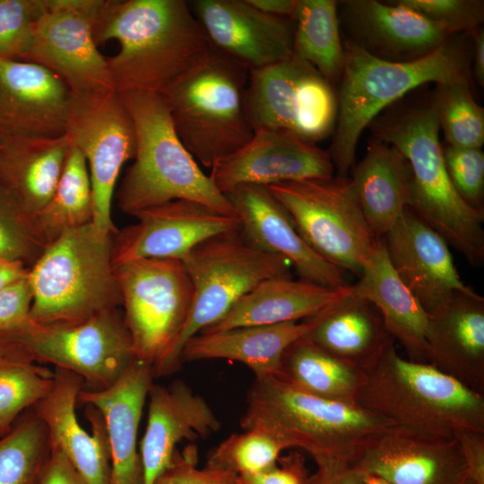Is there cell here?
I'll list each match as a JSON object with an SVG mask.
<instances>
[{"mask_svg": "<svg viewBox=\"0 0 484 484\" xmlns=\"http://www.w3.org/2000/svg\"><path fill=\"white\" fill-rule=\"evenodd\" d=\"M307 484H364L359 471L349 467L317 468Z\"/></svg>", "mask_w": 484, "mask_h": 484, "instance_id": "f907efd6", "label": "cell"}, {"mask_svg": "<svg viewBox=\"0 0 484 484\" xmlns=\"http://www.w3.org/2000/svg\"><path fill=\"white\" fill-rule=\"evenodd\" d=\"M454 437L461 447L468 478L475 484H484V432L463 429Z\"/></svg>", "mask_w": 484, "mask_h": 484, "instance_id": "681fc988", "label": "cell"}, {"mask_svg": "<svg viewBox=\"0 0 484 484\" xmlns=\"http://www.w3.org/2000/svg\"><path fill=\"white\" fill-rule=\"evenodd\" d=\"M450 34L470 36L484 19V4L480 0H398Z\"/></svg>", "mask_w": 484, "mask_h": 484, "instance_id": "ee69618b", "label": "cell"}, {"mask_svg": "<svg viewBox=\"0 0 484 484\" xmlns=\"http://www.w3.org/2000/svg\"><path fill=\"white\" fill-rule=\"evenodd\" d=\"M359 473L361 475V479L364 484H391L390 482H388L387 480H385V479L379 476L370 474V473H363V472H359Z\"/></svg>", "mask_w": 484, "mask_h": 484, "instance_id": "9f6ffc18", "label": "cell"}, {"mask_svg": "<svg viewBox=\"0 0 484 484\" xmlns=\"http://www.w3.org/2000/svg\"><path fill=\"white\" fill-rule=\"evenodd\" d=\"M152 368L139 360L111 386L82 389L78 401L95 407L102 415L109 445L108 484H143V470L137 443L143 406L151 385Z\"/></svg>", "mask_w": 484, "mask_h": 484, "instance_id": "484cf974", "label": "cell"}, {"mask_svg": "<svg viewBox=\"0 0 484 484\" xmlns=\"http://www.w3.org/2000/svg\"><path fill=\"white\" fill-rule=\"evenodd\" d=\"M343 47L338 113L327 151L337 177H347L354 166L362 132L404 95L429 82L471 80L472 41L468 35L454 34L428 56L408 62L377 58L347 39Z\"/></svg>", "mask_w": 484, "mask_h": 484, "instance_id": "3957f363", "label": "cell"}, {"mask_svg": "<svg viewBox=\"0 0 484 484\" xmlns=\"http://www.w3.org/2000/svg\"><path fill=\"white\" fill-rule=\"evenodd\" d=\"M305 321L306 338L362 370L371 367L393 341L376 307L352 290Z\"/></svg>", "mask_w": 484, "mask_h": 484, "instance_id": "f546056e", "label": "cell"}, {"mask_svg": "<svg viewBox=\"0 0 484 484\" xmlns=\"http://www.w3.org/2000/svg\"><path fill=\"white\" fill-rule=\"evenodd\" d=\"M337 3L340 23L347 32V40L383 60L408 62L421 58L453 36L398 1Z\"/></svg>", "mask_w": 484, "mask_h": 484, "instance_id": "ffe728a7", "label": "cell"}, {"mask_svg": "<svg viewBox=\"0 0 484 484\" xmlns=\"http://www.w3.org/2000/svg\"><path fill=\"white\" fill-rule=\"evenodd\" d=\"M449 177L460 196L473 209L484 212V153L481 148L443 146Z\"/></svg>", "mask_w": 484, "mask_h": 484, "instance_id": "7bdbcfd3", "label": "cell"}, {"mask_svg": "<svg viewBox=\"0 0 484 484\" xmlns=\"http://www.w3.org/2000/svg\"><path fill=\"white\" fill-rule=\"evenodd\" d=\"M71 96L45 67L21 59L0 60V134H65Z\"/></svg>", "mask_w": 484, "mask_h": 484, "instance_id": "d4e9b609", "label": "cell"}, {"mask_svg": "<svg viewBox=\"0 0 484 484\" xmlns=\"http://www.w3.org/2000/svg\"><path fill=\"white\" fill-rule=\"evenodd\" d=\"M112 236L99 232L91 222L65 231L47 246L28 270L32 292L28 319L69 325L122 306Z\"/></svg>", "mask_w": 484, "mask_h": 484, "instance_id": "ba28073f", "label": "cell"}, {"mask_svg": "<svg viewBox=\"0 0 484 484\" xmlns=\"http://www.w3.org/2000/svg\"><path fill=\"white\" fill-rule=\"evenodd\" d=\"M307 332L305 320L202 332L186 342L180 359H228L246 366L255 377L277 376L286 350Z\"/></svg>", "mask_w": 484, "mask_h": 484, "instance_id": "1f68e13d", "label": "cell"}, {"mask_svg": "<svg viewBox=\"0 0 484 484\" xmlns=\"http://www.w3.org/2000/svg\"><path fill=\"white\" fill-rule=\"evenodd\" d=\"M240 426L301 449L324 468L353 465L393 425L357 402L318 397L269 376L255 377Z\"/></svg>", "mask_w": 484, "mask_h": 484, "instance_id": "7a4b0ae2", "label": "cell"}, {"mask_svg": "<svg viewBox=\"0 0 484 484\" xmlns=\"http://www.w3.org/2000/svg\"><path fill=\"white\" fill-rule=\"evenodd\" d=\"M46 247L32 218L0 186V260L30 268Z\"/></svg>", "mask_w": 484, "mask_h": 484, "instance_id": "60d3db41", "label": "cell"}, {"mask_svg": "<svg viewBox=\"0 0 484 484\" xmlns=\"http://www.w3.org/2000/svg\"><path fill=\"white\" fill-rule=\"evenodd\" d=\"M277 376L318 397L356 402L365 375L303 336L286 350Z\"/></svg>", "mask_w": 484, "mask_h": 484, "instance_id": "836d02e7", "label": "cell"}, {"mask_svg": "<svg viewBox=\"0 0 484 484\" xmlns=\"http://www.w3.org/2000/svg\"><path fill=\"white\" fill-rule=\"evenodd\" d=\"M189 4L211 44L249 71L292 56V18L266 14L247 0H195Z\"/></svg>", "mask_w": 484, "mask_h": 484, "instance_id": "e0dca14e", "label": "cell"}, {"mask_svg": "<svg viewBox=\"0 0 484 484\" xmlns=\"http://www.w3.org/2000/svg\"><path fill=\"white\" fill-rule=\"evenodd\" d=\"M249 70L212 45L159 95L179 139L212 168L254 134L245 107Z\"/></svg>", "mask_w": 484, "mask_h": 484, "instance_id": "8992f818", "label": "cell"}, {"mask_svg": "<svg viewBox=\"0 0 484 484\" xmlns=\"http://www.w3.org/2000/svg\"><path fill=\"white\" fill-rule=\"evenodd\" d=\"M13 333L35 363H48L74 373L91 390L111 386L136 360L118 308L69 325H47L27 319Z\"/></svg>", "mask_w": 484, "mask_h": 484, "instance_id": "4fadbf2b", "label": "cell"}, {"mask_svg": "<svg viewBox=\"0 0 484 484\" xmlns=\"http://www.w3.org/2000/svg\"><path fill=\"white\" fill-rule=\"evenodd\" d=\"M137 222L112 236L113 266L143 258L182 260L195 246L240 228L238 217L190 200H175L143 210Z\"/></svg>", "mask_w": 484, "mask_h": 484, "instance_id": "2e32d148", "label": "cell"}, {"mask_svg": "<svg viewBox=\"0 0 484 484\" xmlns=\"http://www.w3.org/2000/svg\"><path fill=\"white\" fill-rule=\"evenodd\" d=\"M121 95L134 122L136 151L117 193L119 209L134 216L171 201L190 200L237 217L229 199L179 139L161 97L150 92Z\"/></svg>", "mask_w": 484, "mask_h": 484, "instance_id": "52a82bcc", "label": "cell"}, {"mask_svg": "<svg viewBox=\"0 0 484 484\" xmlns=\"http://www.w3.org/2000/svg\"><path fill=\"white\" fill-rule=\"evenodd\" d=\"M472 41L471 72L480 85L484 84V30L478 28L470 35Z\"/></svg>", "mask_w": 484, "mask_h": 484, "instance_id": "f5cc1de1", "label": "cell"}, {"mask_svg": "<svg viewBox=\"0 0 484 484\" xmlns=\"http://www.w3.org/2000/svg\"><path fill=\"white\" fill-rule=\"evenodd\" d=\"M197 450L187 446L175 454L171 464L158 477L154 484H239L235 474L208 463L197 468Z\"/></svg>", "mask_w": 484, "mask_h": 484, "instance_id": "f6af8a7d", "label": "cell"}, {"mask_svg": "<svg viewBox=\"0 0 484 484\" xmlns=\"http://www.w3.org/2000/svg\"><path fill=\"white\" fill-rule=\"evenodd\" d=\"M350 180L368 226L382 238L409 207L411 169L408 160L396 147L372 138Z\"/></svg>", "mask_w": 484, "mask_h": 484, "instance_id": "d6a6232c", "label": "cell"}, {"mask_svg": "<svg viewBox=\"0 0 484 484\" xmlns=\"http://www.w3.org/2000/svg\"><path fill=\"white\" fill-rule=\"evenodd\" d=\"M261 12L273 16L292 18L297 0H247Z\"/></svg>", "mask_w": 484, "mask_h": 484, "instance_id": "db71d44e", "label": "cell"}, {"mask_svg": "<svg viewBox=\"0 0 484 484\" xmlns=\"http://www.w3.org/2000/svg\"><path fill=\"white\" fill-rule=\"evenodd\" d=\"M382 238L396 274L428 315L454 292L474 291L461 280L446 241L411 208Z\"/></svg>", "mask_w": 484, "mask_h": 484, "instance_id": "44dd1931", "label": "cell"}, {"mask_svg": "<svg viewBox=\"0 0 484 484\" xmlns=\"http://www.w3.org/2000/svg\"><path fill=\"white\" fill-rule=\"evenodd\" d=\"M100 0H42L30 45L22 60L56 75L73 95L115 91L94 37Z\"/></svg>", "mask_w": 484, "mask_h": 484, "instance_id": "9a60e30c", "label": "cell"}, {"mask_svg": "<svg viewBox=\"0 0 484 484\" xmlns=\"http://www.w3.org/2000/svg\"><path fill=\"white\" fill-rule=\"evenodd\" d=\"M83 385L76 374L56 368L50 389L33 410L47 428L49 445L65 454L88 484H108L110 452L103 417L95 407L86 404L91 435L76 416L78 395Z\"/></svg>", "mask_w": 484, "mask_h": 484, "instance_id": "603a6c76", "label": "cell"}, {"mask_svg": "<svg viewBox=\"0 0 484 484\" xmlns=\"http://www.w3.org/2000/svg\"><path fill=\"white\" fill-rule=\"evenodd\" d=\"M28 270L22 263L0 260V290L25 277Z\"/></svg>", "mask_w": 484, "mask_h": 484, "instance_id": "11a10c76", "label": "cell"}, {"mask_svg": "<svg viewBox=\"0 0 484 484\" xmlns=\"http://www.w3.org/2000/svg\"><path fill=\"white\" fill-rule=\"evenodd\" d=\"M364 375L356 402L393 426L448 438L484 432V394L430 363L402 358L393 341Z\"/></svg>", "mask_w": 484, "mask_h": 484, "instance_id": "5b68a950", "label": "cell"}, {"mask_svg": "<svg viewBox=\"0 0 484 484\" xmlns=\"http://www.w3.org/2000/svg\"><path fill=\"white\" fill-rule=\"evenodd\" d=\"M285 448L269 434L248 429L234 433L212 453L208 463L238 477L255 475L274 466Z\"/></svg>", "mask_w": 484, "mask_h": 484, "instance_id": "ab89813d", "label": "cell"}, {"mask_svg": "<svg viewBox=\"0 0 484 484\" xmlns=\"http://www.w3.org/2000/svg\"><path fill=\"white\" fill-rule=\"evenodd\" d=\"M292 56L314 66L333 86L344 65L338 3L334 0H297Z\"/></svg>", "mask_w": 484, "mask_h": 484, "instance_id": "e575fe53", "label": "cell"}, {"mask_svg": "<svg viewBox=\"0 0 484 484\" xmlns=\"http://www.w3.org/2000/svg\"><path fill=\"white\" fill-rule=\"evenodd\" d=\"M462 484H475L471 480L467 478Z\"/></svg>", "mask_w": 484, "mask_h": 484, "instance_id": "6f0895ef", "label": "cell"}, {"mask_svg": "<svg viewBox=\"0 0 484 484\" xmlns=\"http://www.w3.org/2000/svg\"><path fill=\"white\" fill-rule=\"evenodd\" d=\"M352 285L331 288L303 279L277 277L259 283L217 324L203 332L300 322L350 294ZM202 333V332H201Z\"/></svg>", "mask_w": 484, "mask_h": 484, "instance_id": "4dcf8cb0", "label": "cell"}, {"mask_svg": "<svg viewBox=\"0 0 484 484\" xmlns=\"http://www.w3.org/2000/svg\"><path fill=\"white\" fill-rule=\"evenodd\" d=\"M65 134L83 155L91 179L93 220L105 235L118 230L111 216L117 181L124 164L134 160L136 135L133 119L116 91L71 96Z\"/></svg>", "mask_w": 484, "mask_h": 484, "instance_id": "5bb4252c", "label": "cell"}, {"mask_svg": "<svg viewBox=\"0 0 484 484\" xmlns=\"http://www.w3.org/2000/svg\"><path fill=\"white\" fill-rule=\"evenodd\" d=\"M93 30L119 44L107 58L119 94L160 93L212 46L184 0H100Z\"/></svg>", "mask_w": 484, "mask_h": 484, "instance_id": "6da1fadb", "label": "cell"}, {"mask_svg": "<svg viewBox=\"0 0 484 484\" xmlns=\"http://www.w3.org/2000/svg\"><path fill=\"white\" fill-rule=\"evenodd\" d=\"M31 302L28 273L0 290V333L13 331L22 324L29 317Z\"/></svg>", "mask_w": 484, "mask_h": 484, "instance_id": "bcb514c9", "label": "cell"}, {"mask_svg": "<svg viewBox=\"0 0 484 484\" xmlns=\"http://www.w3.org/2000/svg\"><path fill=\"white\" fill-rule=\"evenodd\" d=\"M49 447L35 484H88L59 448L50 445Z\"/></svg>", "mask_w": 484, "mask_h": 484, "instance_id": "c3c4849f", "label": "cell"}, {"mask_svg": "<svg viewBox=\"0 0 484 484\" xmlns=\"http://www.w3.org/2000/svg\"><path fill=\"white\" fill-rule=\"evenodd\" d=\"M268 188L317 255L359 277L379 238L364 217L350 178L288 181Z\"/></svg>", "mask_w": 484, "mask_h": 484, "instance_id": "8fae6325", "label": "cell"}, {"mask_svg": "<svg viewBox=\"0 0 484 484\" xmlns=\"http://www.w3.org/2000/svg\"><path fill=\"white\" fill-rule=\"evenodd\" d=\"M114 270L136 359L149 365L154 377L162 376L192 307L186 269L180 259L143 258Z\"/></svg>", "mask_w": 484, "mask_h": 484, "instance_id": "30bf717a", "label": "cell"}, {"mask_svg": "<svg viewBox=\"0 0 484 484\" xmlns=\"http://www.w3.org/2000/svg\"><path fill=\"white\" fill-rule=\"evenodd\" d=\"M391 484H462L467 467L455 438L392 426L350 466Z\"/></svg>", "mask_w": 484, "mask_h": 484, "instance_id": "7402d4cb", "label": "cell"}, {"mask_svg": "<svg viewBox=\"0 0 484 484\" xmlns=\"http://www.w3.org/2000/svg\"><path fill=\"white\" fill-rule=\"evenodd\" d=\"M429 363L484 394V298L454 292L428 315Z\"/></svg>", "mask_w": 484, "mask_h": 484, "instance_id": "4316f807", "label": "cell"}, {"mask_svg": "<svg viewBox=\"0 0 484 484\" xmlns=\"http://www.w3.org/2000/svg\"><path fill=\"white\" fill-rule=\"evenodd\" d=\"M430 100L446 144L481 148L484 143V108L473 99L469 79L436 83Z\"/></svg>", "mask_w": 484, "mask_h": 484, "instance_id": "74e56055", "label": "cell"}, {"mask_svg": "<svg viewBox=\"0 0 484 484\" xmlns=\"http://www.w3.org/2000/svg\"><path fill=\"white\" fill-rule=\"evenodd\" d=\"M54 372L37 363L0 367V436L50 389Z\"/></svg>", "mask_w": 484, "mask_h": 484, "instance_id": "f35d334b", "label": "cell"}, {"mask_svg": "<svg viewBox=\"0 0 484 484\" xmlns=\"http://www.w3.org/2000/svg\"><path fill=\"white\" fill-rule=\"evenodd\" d=\"M352 291L376 307L387 333L402 346L408 359L429 363L428 315L396 274L382 238L364 264Z\"/></svg>", "mask_w": 484, "mask_h": 484, "instance_id": "f1b7e54d", "label": "cell"}, {"mask_svg": "<svg viewBox=\"0 0 484 484\" xmlns=\"http://www.w3.org/2000/svg\"><path fill=\"white\" fill-rule=\"evenodd\" d=\"M147 398L148 419L139 451L143 484H154L171 464L179 443L206 439L221 423L206 400L184 381L152 384Z\"/></svg>", "mask_w": 484, "mask_h": 484, "instance_id": "cb8c5ba5", "label": "cell"}, {"mask_svg": "<svg viewBox=\"0 0 484 484\" xmlns=\"http://www.w3.org/2000/svg\"><path fill=\"white\" fill-rule=\"evenodd\" d=\"M41 8L42 0H0V60L23 58Z\"/></svg>", "mask_w": 484, "mask_h": 484, "instance_id": "b9f144b4", "label": "cell"}, {"mask_svg": "<svg viewBox=\"0 0 484 484\" xmlns=\"http://www.w3.org/2000/svg\"><path fill=\"white\" fill-rule=\"evenodd\" d=\"M368 127L373 138L396 147L408 160L411 169L409 208L471 266H482L484 212L467 204L449 177L430 97L387 108Z\"/></svg>", "mask_w": 484, "mask_h": 484, "instance_id": "277c9868", "label": "cell"}, {"mask_svg": "<svg viewBox=\"0 0 484 484\" xmlns=\"http://www.w3.org/2000/svg\"><path fill=\"white\" fill-rule=\"evenodd\" d=\"M245 107L254 132L275 130L313 143L333 134L338 113L333 86L293 56L249 71Z\"/></svg>", "mask_w": 484, "mask_h": 484, "instance_id": "7c38bea8", "label": "cell"}, {"mask_svg": "<svg viewBox=\"0 0 484 484\" xmlns=\"http://www.w3.org/2000/svg\"><path fill=\"white\" fill-rule=\"evenodd\" d=\"M307 474L302 457L294 453L280 457L272 468L250 476L238 477L239 484H307Z\"/></svg>", "mask_w": 484, "mask_h": 484, "instance_id": "7dc6e473", "label": "cell"}, {"mask_svg": "<svg viewBox=\"0 0 484 484\" xmlns=\"http://www.w3.org/2000/svg\"><path fill=\"white\" fill-rule=\"evenodd\" d=\"M71 145L65 134L54 137L0 134V186L30 218L52 196Z\"/></svg>", "mask_w": 484, "mask_h": 484, "instance_id": "83f0119b", "label": "cell"}, {"mask_svg": "<svg viewBox=\"0 0 484 484\" xmlns=\"http://www.w3.org/2000/svg\"><path fill=\"white\" fill-rule=\"evenodd\" d=\"M32 220L46 246L65 231L92 222L93 200L87 163L73 144L52 196Z\"/></svg>", "mask_w": 484, "mask_h": 484, "instance_id": "d590c367", "label": "cell"}, {"mask_svg": "<svg viewBox=\"0 0 484 484\" xmlns=\"http://www.w3.org/2000/svg\"><path fill=\"white\" fill-rule=\"evenodd\" d=\"M49 448L43 421L26 410L0 436V484H35Z\"/></svg>", "mask_w": 484, "mask_h": 484, "instance_id": "8d00e7d4", "label": "cell"}, {"mask_svg": "<svg viewBox=\"0 0 484 484\" xmlns=\"http://www.w3.org/2000/svg\"><path fill=\"white\" fill-rule=\"evenodd\" d=\"M327 151L293 134L268 129L254 132L250 141L211 168L210 178L222 194L234 187L333 177Z\"/></svg>", "mask_w": 484, "mask_h": 484, "instance_id": "ac0fdd59", "label": "cell"}, {"mask_svg": "<svg viewBox=\"0 0 484 484\" xmlns=\"http://www.w3.org/2000/svg\"><path fill=\"white\" fill-rule=\"evenodd\" d=\"M246 240L255 248L287 258L300 279L338 288L350 285L343 270L317 255L268 186L240 185L225 194Z\"/></svg>", "mask_w": 484, "mask_h": 484, "instance_id": "d6986e66", "label": "cell"}, {"mask_svg": "<svg viewBox=\"0 0 484 484\" xmlns=\"http://www.w3.org/2000/svg\"><path fill=\"white\" fill-rule=\"evenodd\" d=\"M35 363L13 331L0 333V367Z\"/></svg>", "mask_w": 484, "mask_h": 484, "instance_id": "816d5d0a", "label": "cell"}, {"mask_svg": "<svg viewBox=\"0 0 484 484\" xmlns=\"http://www.w3.org/2000/svg\"><path fill=\"white\" fill-rule=\"evenodd\" d=\"M193 284L191 310L163 376L181 366V351L195 334L221 320L231 307L259 283L290 277L291 264L281 255L249 244L240 228L205 239L182 259Z\"/></svg>", "mask_w": 484, "mask_h": 484, "instance_id": "9c48e42d", "label": "cell"}]
</instances>
